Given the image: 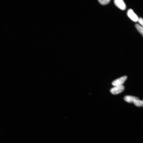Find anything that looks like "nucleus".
Wrapping results in <instances>:
<instances>
[{"mask_svg":"<svg viewBox=\"0 0 143 143\" xmlns=\"http://www.w3.org/2000/svg\"><path fill=\"white\" fill-rule=\"evenodd\" d=\"M125 89V87L123 85L115 86L110 90L111 93L114 95H116L123 92Z\"/></svg>","mask_w":143,"mask_h":143,"instance_id":"nucleus-1","label":"nucleus"},{"mask_svg":"<svg viewBox=\"0 0 143 143\" xmlns=\"http://www.w3.org/2000/svg\"><path fill=\"white\" fill-rule=\"evenodd\" d=\"M133 103L135 105L138 107H142L143 105L142 101L141 100L139 99L135 100Z\"/></svg>","mask_w":143,"mask_h":143,"instance_id":"nucleus-6","label":"nucleus"},{"mask_svg":"<svg viewBox=\"0 0 143 143\" xmlns=\"http://www.w3.org/2000/svg\"><path fill=\"white\" fill-rule=\"evenodd\" d=\"M114 3L116 7L122 10H124L126 9V5L123 0H115Z\"/></svg>","mask_w":143,"mask_h":143,"instance_id":"nucleus-4","label":"nucleus"},{"mask_svg":"<svg viewBox=\"0 0 143 143\" xmlns=\"http://www.w3.org/2000/svg\"><path fill=\"white\" fill-rule=\"evenodd\" d=\"M139 99L138 97L129 95L125 96L124 98V99L126 102L130 103H133L135 100Z\"/></svg>","mask_w":143,"mask_h":143,"instance_id":"nucleus-5","label":"nucleus"},{"mask_svg":"<svg viewBox=\"0 0 143 143\" xmlns=\"http://www.w3.org/2000/svg\"><path fill=\"white\" fill-rule=\"evenodd\" d=\"M127 15L128 17L133 22H137L139 18L133 10L132 9H129L127 12Z\"/></svg>","mask_w":143,"mask_h":143,"instance_id":"nucleus-2","label":"nucleus"},{"mask_svg":"<svg viewBox=\"0 0 143 143\" xmlns=\"http://www.w3.org/2000/svg\"><path fill=\"white\" fill-rule=\"evenodd\" d=\"M99 2L100 4L103 5H105L108 4L110 2V0H99Z\"/></svg>","mask_w":143,"mask_h":143,"instance_id":"nucleus-8","label":"nucleus"},{"mask_svg":"<svg viewBox=\"0 0 143 143\" xmlns=\"http://www.w3.org/2000/svg\"><path fill=\"white\" fill-rule=\"evenodd\" d=\"M137 22H138L142 26H143V19L142 18L140 17L139 18Z\"/></svg>","mask_w":143,"mask_h":143,"instance_id":"nucleus-9","label":"nucleus"},{"mask_svg":"<svg viewBox=\"0 0 143 143\" xmlns=\"http://www.w3.org/2000/svg\"><path fill=\"white\" fill-rule=\"evenodd\" d=\"M127 78V76H124L116 79L112 82V84L114 86L122 85L124 83Z\"/></svg>","mask_w":143,"mask_h":143,"instance_id":"nucleus-3","label":"nucleus"},{"mask_svg":"<svg viewBox=\"0 0 143 143\" xmlns=\"http://www.w3.org/2000/svg\"><path fill=\"white\" fill-rule=\"evenodd\" d=\"M135 27L139 32L143 36V28L142 26L138 24L135 25Z\"/></svg>","mask_w":143,"mask_h":143,"instance_id":"nucleus-7","label":"nucleus"}]
</instances>
